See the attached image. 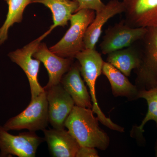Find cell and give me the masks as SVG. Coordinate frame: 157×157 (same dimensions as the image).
<instances>
[{
  "mask_svg": "<svg viewBox=\"0 0 157 157\" xmlns=\"http://www.w3.org/2000/svg\"><path fill=\"white\" fill-rule=\"evenodd\" d=\"M92 109L75 105L65 121V127L80 146L107 149L109 138L99 126L98 117Z\"/></svg>",
  "mask_w": 157,
  "mask_h": 157,
  "instance_id": "obj_1",
  "label": "cell"
},
{
  "mask_svg": "<svg viewBox=\"0 0 157 157\" xmlns=\"http://www.w3.org/2000/svg\"><path fill=\"white\" fill-rule=\"evenodd\" d=\"M91 9H81L73 14L70 19V27L63 38L49 48L56 55L63 58H74L85 48L84 36L89 26L95 17Z\"/></svg>",
  "mask_w": 157,
  "mask_h": 157,
  "instance_id": "obj_2",
  "label": "cell"
},
{
  "mask_svg": "<svg viewBox=\"0 0 157 157\" xmlns=\"http://www.w3.org/2000/svg\"><path fill=\"white\" fill-rule=\"evenodd\" d=\"M140 50V63L135 69V85L139 90L157 87V27L147 28Z\"/></svg>",
  "mask_w": 157,
  "mask_h": 157,
  "instance_id": "obj_3",
  "label": "cell"
},
{
  "mask_svg": "<svg viewBox=\"0 0 157 157\" xmlns=\"http://www.w3.org/2000/svg\"><path fill=\"white\" fill-rule=\"evenodd\" d=\"M48 122V104L46 92L33 100L18 115L11 118L3 126L7 131L27 129L36 132L46 129Z\"/></svg>",
  "mask_w": 157,
  "mask_h": 157,
  "instance_id": "obj_4",
  "label": "cell"
},
{
  "mask_svg": "<svg viewBox=\"0 0 157 157\" xmlns=\"http://www.w3.org/2000/svg\"><path fill=\"white\" fill-rule=\"evenodd\" d=\"M44 139L36 132H22L11 135L0 125V157H35L37 149Z\"/></svg>",
  "mask_w": 157,
  "mask_h": 157,
  "instance_id": "obj_5",
  "label": "cell"
},
{
  "mask_svg": "<svg viewBox=\"0 0 157 157\" xmlns=\"http://www.w3.org/2000/svg\"><path fill=\"white\" fill-rule=\"evenodd\" d=\"M44 38L42 35L22 48L11 52L8 54L11 61L19 66L27 77L30 88L31 100H33L45 91L38 81V73L41 62L33 57L34 52Z\"/></svg>",
  "mask_w": 157,
  "mask_h": 157,
  "instance_id": "obj_6",
  "label": "cell"
},
{
  "mask_svg": "<svg viewBox=\"0 0 157 157\" xmlns=\"http://www.w3.org/2000/svg\"><path fill=\"white\" fill-rule=\"evenodd\" d=\"M145 28H134L124 20L109 28L100 45L104 55L127 48L143 38L147 31Z\"/></svg>",
  "mask_w": 157,
  "mask_h": 157,
  "instance_id": "obj_7",
  "label": "cell"
},
{
  "mask_svg": "<svg viewBox=\"0 0 157 157\" xmlns=\"http://www.w3.org/2000/svg\"><path fill=\"white\" fill-rule=\"evenodd\" d=\"M45 91L49 123L53 128L64 129L65 121L75 106L74 101L61 83Z\"/></svg>",
  "mask_w": 157,
  "mask_h": 157,
  "instance_id": "obj_8",
  "label": "cell"
},
{
  "mask_svg": "<svg viewBox=\"0 0 157 157\" xmlns=\"http://www.w3.org/2000/svg\"><path fill=\"white\" fill-rule=\"evenodd\" d=\"M125 22L134 28L157 27V0H124Z\"/></svg>",
  "mask_w": 157,
  "mask_h": 157,
  "instance_id": "obj_9",
  "label": "cell"
},
{
  "mask_svg": "<svg viewBox=\"0 0 157 157\" xmlns=\"http://www.w3.org/2000/svg\"><path fill=\"white\" fill-rule=\"evenodd\" d=\"M33 57L43 63L48 72L49 79L43 87L44 90L60 83L62 77L70 70L74 61V58H63L52 52L45 43L39 44Z\"/></svg>",
  "mask_w": 157,
  "mask_h": 157,
  "instance_id": "obj_10",
  "label": "cell"
},
{
  "mask_svg": "<svg viewBox=\"0 0 157 157\" xmlns=\"http://www.w3.org/2000/svg\"><path fill=\"white\" fill-rule=\"evenodd\" d=\"M42 131L52 156L76 157L80 146L69 131L53 128Z\"/></svg>",
  "mask_w": 157,
  "mask_h": 157,
  "instance_id": "obj_11",
  "label": "cell"
},
{
  "mask_svg": "<svg viewBox=\"0 0 157 157\" xmlns=\"http://www.w3.org/2000/svg\"><path fill=\"white\" fill-rule=\"evenodd\" d=\"M60 83L71 96L76 106L92 109L91 98L81 78L78 62L73 63L70 70L62 77Z\"/></svg>",
  "mask_w": 157,
  "mask_h": 157,
  "instance_id": "obj_12",
  "label": "cell"
},
{
  "mask_svg": "<svg viewBox=\"0 0 157 157\" xmlns=\"http://www.w3.org/2000/svg\"><path fill=\"white\" fill-rule=\"evenodd\" d=\"M122 2L111 0L105 5L101 11L96 12L95 17L87 28L85 34L84 44L85 49H94L102 33L103 26L110 18L124 12Z\"/></svg>",
  "mask_w": 157,
  "mask_h": 157,
  "instance_id": "obj_13",
  "label": "cell"
},
{
  "mask_svg": "<svg viewBox=\"0 0 157 157\" xmlns=\"http://www.w3.org/2000/svg\"><path fill=\"white\" fill-rule=\"evenodd\" d=\"M102 73L109 80L113 95L126 98L129 101L138 99L139 90L132 84L127 76L107 62H104Z\"/></svg>",
  "mask_w": 157,
  "mask_h": 157,
  "instance_id": "obj_14",
  "label": "cell"
},
{
  "mask_svg": "<svg viewBox=\"0 0 157 157\" xmlns=\"http://www.w3.org/2000/svg\"><path fill=\"white\" fill-rule=\"evenodd\" d=\"M80 65V72L88 87H95L96 80L102 73L104 64L101 54L94 49H85L75 56Z\"/></svg>",
  "mask_w": 157,
  "mask_h": 157,
  "instance_id": "obj_15",
  "label": "cell"
},
{
  "mask_svg": "<svg viewBox=\"0 0 157 157\" xmlns=\"http://www.w3.org/2000/svg\"><path fill=\"white\" fill-rule=\"evenodd\" d=\"M33 3L43 4L52 13L53 24L42 35L45 37L56 27L67 25L68 21L78 8V3L73 0H32Z\"/></svg>",
  "mask_w": 157,
  "mask_h": 157,
  "instance_id": "obj_16",
  "label": "cell"
},
{
  "mask_svg": "<svg viewBox=\"0 0 157 157\" xmlns=\"http://www.w3.org/2000/svg\"><path fill=\"white\" fill-rule=\"evenodd\" d=\"M107 62L128 77L132 70L137 69L140 64V50L133 45L115 51L107 54Z\"/></svg>",
  "mask_w": 157,
  "mask_h": 157,
  "instance_id": "obj_17",
  "label": "cell"
},
{
  "mask_svg": "<svg viewBox=\"0 0 157 157\" xmlns=\"http://www.w3.org/2000/svg\"><path fill=\"white\" fill-rule=\"evenodd\" d=\"M8 6L6 19L0 28V45H2L8 38L9 29L15 23L21 22L24 11L32 0H5Z\"/></svg>",
  "mask_w": 157,
  "mask_h": 157,
  "instance_id": "obj_18",
  "label": "cell"
},
{
  "mask_svg": "<svg viewBox=\"0 0 157 157\" xmlns=\"http://www.w3.org/2000/svg\"><path fill=\"white\" fill-rule=\"evenodd\" d=\"M138 98L146 100L148 109L145 117L138 126L132 128L131 135L132 137L143 139L144 125L149 121H154L157 126V87L147 90H140L138 92Z\"/></svg>",
  "mask_w": 157,
  "mask_h": 157,
  "instance_id": "obj_19",
  "label": "cell"
},
{
  "mask_svg": "<svg viewBox=\"0 0 157 157\" xmlns=\"http://www.w3.org/2000/svg\"><path fill=\"white\" fill-rule=\"evenodd\" d=\"M78 3V8L76 12L81 9H88L94 10L96 12L101 11L105 5L101 0H73Z\"/></svg>",
  "mask_w": 157,
  "mask_h": 157,
  "instance_id": "obj_20",
  "label": "cell"
},
{
  "mask_svg": "<svg viewBox=\"0 0 157 157\" xmlns=\"http://www.w3.org/2000/svg\"><path fill=\"white\" fill-rule=\"evenodd\" d=\"M98 151L94 147L80 146L76 157H98Z\"/></svg>",
  "mask_w": 157,
  "mask_h": 157,
  "instance_id": "obj_21",
  "label": "cell"
},
{
  "mask_svg": "<svg viewBox=\"0 0 157 157\" xmlns=\"http://www.w3.org/2000/svg\"><path fill=\"white\" fill-rule=\"evenodd\" d=\"M155 155L157 157V139L156 142L155 146Z\"/></svg>",
  "mask_w": 157,
  "mask_h": 157,
  "instance_id": "obj_22",
  "label": "cell"
}]
</instances>
